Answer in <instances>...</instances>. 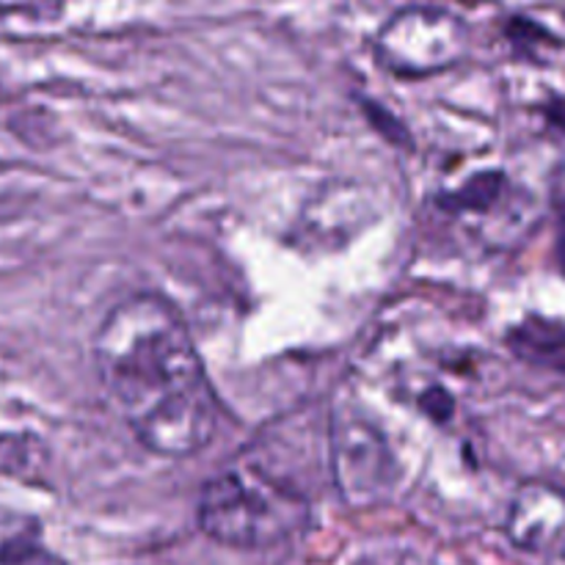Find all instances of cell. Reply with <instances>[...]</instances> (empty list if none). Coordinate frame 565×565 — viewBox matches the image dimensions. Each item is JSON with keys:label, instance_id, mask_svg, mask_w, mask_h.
I'll list each match as a JSON object with an SVG mask.
<instances>
[{"label": "cell", "instance_id": "9", "mask_svg": "<svg viewBox=\"0 0 565 565\" xmlns=\"http://www.w3.org/2000/svg\"><path fill=\"white\" fill-rule=\"evenodd\" d=\"M419 406H423V412L428 414L434 423H447V419L452 417V412H456V401H452L441 386H434V390L425 392V395L419 397Z\"/></svg>", "mask_w": 565, "mask_h": 565}, {"label": "cell", "instance_id": "2", "mask_svg": "<svg viewBox=\"0 0 565 565\" xmlns=\"http://www.w3.org/2000/svg\"><path fill=\"white\" fill-rule=\"evenodd\" d=\"M309 519V500L257 463H235L204 483L199 527L235 550H265L296 535Z\"/></svg>", "mask_w": 565, "mask_h": 565}, {"label": "cell", "instance_id": "11", "mask_svg": "<svg viewBox=\"0 0 565 565\" xmlns=\"http://www.w3.org/2000/svg\"><path fill=\"white\" fill-rule=\"evenodd\" d=\"M552 561H555L557 565H565V544H563V550H561V552H557V555H555V557H552Z\"/></svg>", "mask_w": 565, "mask_h": 565}, {"label": "cell", "instance_id": "3", "mask_svg": "<svg viewBox=\"0 0 565 565\" xmlns=\"http://www.w3.org/2000/svg\"><path fill=\"white\" fill-rule=\"evenodd\" d=\"M469 25L439 6H406L373 39L375 61L397 77H428L467 58Z\"/></svg>", "mask_w": 565, "mask_h": 565}, {"label": "cell", "instance_id": "7", "mask_svg": "<svg viewBox=\"0 0 565 565\" xmlns=\"http://www.w3.org/2000/svg\"><path fill=\"white\" fill-rule=\"evenodd\" d=\"M0 565H66L36 535L20 533L0 544Z\"/></svg>", "mask_w": 565, "mask_h": 565}, {"label": "cell", "instance_id": "6", "mask_svg": "<svg viewBox=\"0 0 565 565\" xmlns=\"http://www.w3.org/2000/svg\"><path fill=\"white\" fill-rule=\"evenodd\" d=\"M508 345L522 362L565 373V323L561 320L530 315L522 323L513 326Z\"/></svg>", "mask_w": 565, "mask_h": 565}, {"label": "cell", "instance_id": "8", "mask_svg": "<svg viewBox=\"0 0 565 565\" xmlns=\"http://www.w3.org/2000/svg\"><path fill=\"white\" fill-rule=\"evenodd\" d=\"M31 436H0V475H25L33 463Z\"/></svg>", "mask_w": 565, "mask_h": 565}, {"label": "cell", "instance_id": "1", "mask_svg": "<svg viewBox=\"0 0 565 565\" xmlns=\"http://www.w3.org/2000/svg\"><path fill=\"white\" fill-rule=\"evenodd\" d=\"M94 364L110 403L147 450L166 458L202 452L221 403L185 318L158 292L116 303L94 337Z\"/></svg>", "mask_w": 565, "mask_h": 565}, {"label": "cell", "instance_id": "4", "mask_svg": "<svg viewBox=\"0 0 565 565\" xmlns=\"http://www.w3.org/2000/svg\"><path fill=\"white\" fill-rule=\"evenodd\" d=\"M329 458L337 491L353 508L381 505L397 486V461L390 439L370 414L342 406L329 419Z\"/></svg>", "mask_w": 565, "mask_h": 565}, {"label": "cell", "instance_id": "5", "mask_svg": "<svg viewBox=\"0 0 565 565\" xmlns=\"http://www.w3.org/2000/svg\"><path fill=\"white\" fill-rule=\"evenodd\" d=\"M508 535L533 555L555 557L565 544V494L550 483H524L508 513Z\"/></svg>", "mask_w": 565, "mask_h": 565}, {"label": "cell", "instance_id": "10", "mask_svg": "<svg viewBox=\"0 0 565 565\" xmlns=\"http://www.w3.org/2000/svg\"><path fill=\"white\" fill-rule=\"evenodd\" d=\"M541 110H544L546 121L565 136V97H552Z\"/></svg>", "mask_w": 565, "mask_h": 565}]
</instances>
